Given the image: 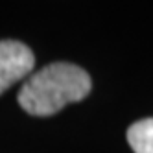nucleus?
<instances>
[{
    "label": "nucleus",
    "instance_id": "obj_1",
    "mask_svg": "<svg viewBox=\"0 0 153 153\" xmlns=\"http://www.w3.org/2000/svg\"><path fill=\"white\" fill-rule=\"evenodd\" d=\"M91 76L72 63H52L30 76L17 102L33 116H50L68 103L81 102L91 92Z\"/></svg>",
    "mask_w": 153,
    "mask_h": 153
},
{
    "label": "nucleus",
    "instance_id": "obj_2",
    "mask_svg": "<svg viewBox=\"0 0 153 153\" xmlns=\"http://www.w3.org/2000/svg\"><path fill=\"white\" fill-rule=\"evenodd\" d=\"M35 56L20 41H0V94L33 72Z\"/></svg>",
    "mask_w": 153,
    "mask_h": 153
},
{
    "label": "nucleus",
    "instance_id": "obj_3",
    "mask_svg": "<svg viewBox=\"0 0 153 153\" xmlns=\"http://www.w3.org/2000/svg\"><path fill=\"white\" fill-rule=\"evenodd\" d=\"M127 142L135 153H153V118H144L129 126Z\"/></svg>",
    "mask_w": 153,
    "mask_h": 153
}]
</instances>
